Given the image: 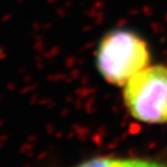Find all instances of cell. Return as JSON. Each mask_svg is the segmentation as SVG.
<instances>
[{"label":"cell","instance_id":"cell-1","mask_svg":"<svg viewBox=\"0 0 167 167\" xmlns=\"http://www.w3.org/2000/svg\"><path fill=\"white\" fill-rule=\"evenodd\" d=\"M150 61L146 43L129 30L116 29L103 37L96 51V67L106 81L124 85Z\"/></svg>","mask_w":167,"mask_h":167},{"label":"cell","instance_id":"cell-2","mask_svg":"<svg viewBox=\"0 0 167 167\" xmlns=\"http://www.w3.org/2000/svg\"><path fill=\"white\" fill-rule=\"evenodd\" d=\"M124 101L136 120L164 123L167 120V69L145 67L124 84Z\"/></svg>","mask_w":167,"mask_h":167},{"label":"cell","instance_id":"cell-3","mask_svg":"<svg viewBox=\"0 0 167 167\" xmlns=\"http://www.w3.org/2000/svg\"><path fill=\"white\" fill-rule=\"evenodd\" d=\"M41 167H58L43 165ZM71 167H167L166 161L149 159H122L111 157H94Z\"/></svg>","mask_w":167,"mask_h":167}]
</instances>
